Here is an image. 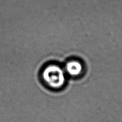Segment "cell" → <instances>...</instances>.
Returning <instances> with one entry per match:
<instances>
[{
	"mask_svg": "<svg viewBox=\"0 0 122 122\" xmlns=\"http://www.w3.org/2000/svg\"><path fill=\"white\" fill-rule=\"evenodd\" d=\"M43 78L51 87L58 88L64 85L65 80L64 72L59 66L50 65L44 70Z\"/></svg>",
	"mask_w": 122,
	"mask_h": 122,
	"instance_id": "cell-1",
	"label": "cell"
},
{
	"mask_svg": "<svg viewBox=\"0 0 122 122\" xmlns=\"http://www.w3.org/2000/svg\"><path fill=\"white\" fill-rule=\"evenodd\" d=\"M66 69L67 72L71 76H78L81 73L82 67L81 64L77 61H71L67 63Z\"/></svg>",
	"mask_w": 122,
	"mask_h": 122,
	"instance_id": "cell-2",
	"label": "cell"
}]
</instances>
